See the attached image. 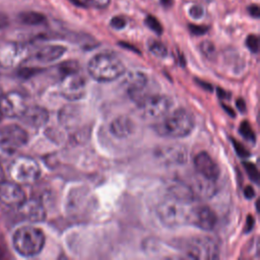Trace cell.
I'll return each mask as SVG.
<instances>
[{
  "mask_svg": "<svg viewBox=\"0 0 260 260\" xmlns=\"http://www.w3.org/2000/svg\"><path fill=\"white\" fill-rule=\"evenodd\" d=\"M190 208V202L169 194L158 202L155 210L166 226L176 228L188 222Z\"/></svg>",
  "mask_w": 260,
  "mask_h": 260,
  "instance_id": "6da1fadb",
  "label": "cell"
},
{
  "mask_svg": "<svg viewBox=\"0 0 260 260\" xmlns=\"http://www.w3.org/2000/svg\"><path fill=\"white\" fill-rule=\"evenodd\" d=\"M88 73L98 81H112L125 72V65L113 53H100L88 62Z\"/></svg>",
  "mask_w": 260,
  "mask_h": 260,
  "instance_id": "7a4b0ae2",
  "label": "cell"
},
{
  "mask_svg": "<svg viewBox=\"0 0 260 260\" xmlns=\"http://www.w3.org/2000/svg\"><path fill=\"white\" fill-rule=\"evenodd\" d=\"M194 128L193 116L184 109H178L155 124L154 130L160 136L180 138L187 136Z\"/></svg>",
  "mask_w": 260,
  "mask_h": 260,
  "instance_id": "3957f363",
  "label": "cell"
},
{
  "mask_svg": "<svg viewBox=\"0 0 260 260\" xmlns=\"http://www.w3.org/2000/svg\"><path fill=\"white\" fill-rule=\"evenodd\" d=\"M13 246L18 254L31 257L38 255L44 248V233L35 226L26 225L19 228L13 235Z\"/></svg>",
  "mask_w": 260,
  "mask_h": 260,
  "instance_id": "277c9868",
  "label": "cell"
},
{
  "mask_svg": "<svg viewBox=\"0 0 260 260\" xmlns=\"http://www.w3.org/2000/svg\"><path fill=\"white\" fill-rule=\"evenodd\" d=\"M185 253L192 259L212 260L218 258L219 248L212 238L199 236L186 241Z\"/></svg>",
  "mask_w": 260,
  "mask_h": 260,
  "instance_id": "5b68a950",
  "label": "cell"
},
{
  "mask_svg": "<svg viewBox=\"0 0 260 260\" xmlns=\"http://www.w3.org/2000/svg\"><path fill=\"white\" fill-rule=\"evenodd\" d=\"M9 173L16 183L31 184L39 179L41 170L38 162L31 157L18 156L11 162Z\"/></svg>",
  "mask_w": 260,
  "mask_h": 260,
  "instance_id": "8992f818",
  "label": "cell"
},
{
  "mask_svg": "<svg viewBox=\"0 0 260 260\" xmlns=\"http://www.w3.org/2000/svg\"><path fill=\"white\" fill-rule=\"evenodd\" d=\"M136 105L142 117L146 119H157L169 112L172 107V100L164 94L147 93Z\"/></svg>",
  "mask_w": 260,
  "mask_h": 260,
  "instance_id": "52a82bcc",
  "label": "cell"
},
{
  "mask_svg": "<svg viewBox=\"0 0 260 260\" xmlns=\"http://www.w3.org/2000/svg\"><path fill=\"white\" fill-rule=\"evenodd\" d=\"M28 140L26 131L16 124H9L0 129V148L7 152L13 153L22 147Z\"/></svg>",
  "mask_w": 260,
  "mask_h": 260,
  "instance_id": "ba28073f",
  "label": "cell"
},
{
  "mask_svg": "<svg viewBox=\"0 0 260 260\" xmlns=\"http://www.w3.org/2000/svg\"><path fill=\"white\" fill-rule=\"evenodd\" d=\"M217 217L213 210L206 205L191 206L189 211L188 222L199 229L210 231L216 224Z\"/></svg>",
  "mask_w": 260,
  "mask_h": 260,
  "instance_id": "9c48e42d",
  "label": "cell"
},
{
  "mask_svg": "<svg viewBox=\"0 0 260 260\" xmlns=\"http://www.w3.org/2000/svg\"><path fill=\"white\" fill-rule=\"evenodd\" d=\"M61 91L62 94L69 100L81 99L85 91L84 77L79 71L62 76Z\"/></svg>",
  "mask_w": 260,
  "mask_h": 260,
  "instance_id": "30bf717a",
  "label": "cell"
},
{
  "mask_svg": "<svg viewBox=\"0 0 260 260\" xmlns=\"http://www.w3.org/2000/svg\"><path fill=\"white\" fill-rule=\"evenodd\" d=\"M26 108L25 100L20 92L10 91L0 99V111L3 116L21 117Z\"/></svg>",
  "mask_w": 260,
  "mask_h": 260,
  "instance_id": "8fae6325",
  "label": "cell"
},
{
  "mask_svg": "<svg viewBox=\"0 0 260 260\" xmlns=\"http://www.w3.org/2000/svg\"><path fill=\"white\" fill-rule=\"evenodd\" d=\"M25 199V193L18 183L4 181L0 184V201L4 205L18 208Z\"/></svg>",
  "mask_w": 260,
  "mask_h": 260,
  "instance_id": "7c38bea8",
  "label": "cell"
},
{
  "mask_svg": "<svg viewBox=\"0 0 260 260\" xmlns=\"http://www.w3.org/2000/svg\"><path fill=\"white\" fill-rule=\"evenodd\" d=\"M189 187L194 199H207L215 193L214 181L209 180L197 173L193 176L189 183H186Z\"/></svg>",
  "mask_w": 260,
  "mask_h": 260,
  "instance_id": "4fadbf2b",
  "label": "cell"
},
{
  "mask_svg": "<svg viewBox=\"0 0 260 260\" xmlns=\"http://www.w3.org/2000/svg\"><path fill=\"white\" fill-rule=\"evenodd\" d=\"M127 92L132 101L138 103L148 92L145 91L147 77L142 72H131L125 79Z\"/></svg>",
  "mask_w": 260,
  "mask_h": 260,
  "instance_id": "5bb4252c",
  "label": "cell"
},
{
  "mask_svg": "<svg viewBox=\"0 0 260 260\" xmlns=\"http://www.w3.org/2000/svg\"><path fill=\"white\" fill-rule=\"evenodd\" d=\"M155 155L165 164L179 165L187 160V149L183 145L174 144L158 148Z\"/></svg>",
  "mask_w": 260,
  "mask_h": 260,
  "instance_id": "9a60e30c",
  "label": "cell"
},
{
  "mask_svg": "<svg viewBox=\"0 0 260 260\" xmlns=\"http://www.w3.org/2000/svg\"><path fill=\"white\" fill-rule=\"evenodd\" d=\"M194 166L198 174L209 180L215 181L219 176V169L217 165L205 151H201L195 156Z\"/></svg>",
  "mask_w": 260,
  "mask_h": 260,
  "instance_id": "2e32d148",
  "label": "cell"
},
{
  "mask_svg": "<svg viewBox=\"0 0 260 260\" xmlns=\"http://www.w3.org/2000/svg\"><path fill=\"white\" fill-rule=\"evenodd\" d=\"M17 209L21 217L32 222L43 221L46 217V211L43 204L36 199H25Z\"/></svg>",
  "mask_w": 260,
  "mask_h": 260,
  "instance_id": "e0dca14e",
  "label": "cell"
},
{
  "mask_svg": "<svg viewBox=\"0 0 260 260\" xmlns=\"http://www.w3.org/2000/svg\"><path fill=\"white\" fill-rule=\"evenodd\" d=\"M20 118L26 125L34 128H39L47 123L49 119V113L42 107L31 106L25 109Z\"/></svg>",
  "mask_w": 260,
  "mask_h": 260,
  "instance_id": "ac0fdd59",
  "label": "cell"
},
{
  "mask_svg": "<svg viewBox=\"0 0 260 260\" xmlns=\"http://www.w3.org/2000/svg\"><path fill=\"white\" fill-rule=\"evenodd\" d=\"M66 52V48L60 45H48L40 48L32 56V59L41 63H49L59 59Z\"/></svg>",
  "mask_w": 260,
  "mask_h": 260,
  "instance_id": "d6986e66",
  "label": "cell"
},
{
  "mask_svg": "<svg viewBox=\"0 0 260 260\" xmlns=\"http://www.w3.org/2000/svg\"><path fill=\"white\" fill-rule=\"evenodd\" d=\"M135 129V124L128 116H119L111 123L110 130L112 134L119 138L130 136Z\"/></svg>",
  "mask_w": 260,
  "mask_h": 260,
  "instance_id": "ffe728a7",
  "label": "cell"
},
{
  "mask_svg": "<svg viewBox=\"0 0 260 260\" xmlns=\"http://www.w3.org/2000/svg\"><path fill=\"white\" fill-rule=\"evenodd\" d=\"M19 21L23 24H27V25H38V24H42L46 21V16L40 12H36V11H25V12H21L18 15Z\"/></svg>",
  "mask_w": 260,
  "mask_h": 260,
  "instance_id": "44dd1931",
  "label": "cell"
},
{
  "mask_svg": "<svg viewBox=\"0 0 260 260\" xmlns=\"http://www.w3.org/2000/svg\"><path fill=\"white\" fill-rule=\"evenodd\" d=\"M148 50L151 54L158 58H165L168 55V49L167 47L157 40H149L147 43Z\"/></svg>",
  "mask_w": 260,
  "mask_h": 260,
  "instance_id": "7402d4cb",
  "label": "cell"
},
{
  "mask_svg": "<svg viewBox=\"0 0 260 260\" xmlns=\"http://www.w3.org/2000/svg\"><path fill=\"white\" fill-rule=\"evenodd\" d=\"M144 24L150 29V30H152L153 32H155L156 35H158V36H160L161 34H162V25L160 24V22L158 21V19L155 17V16H153V15H151V14H148L146 17H145V19H144Z\"/></svg>",
  "mask_w": 260,
  "mask_h": 260,
  "instance_id": "603a6c76",
  "label": "cell"
},
{
  "mask_svg": "<svg viewBox=\"0 0 260 260\" xmlns=\"http://www.w3.org/2000/svg\"><path fill=\"white\" fill-rule=\"evenodd\" d=\"M239 131H240V134L246 138L247 140L251 141V142H255L256 140V136H255V133L251 127V125L247 122V121H243L240 125V128H239Z\"/></svg>",
  "mask_w": 260,
  "mask_h": 260,
  "instance_id": "cb8c5ba5",
  "label": "cell"
},
{
  "mask_svg": "<svg viewBox=\"0 0 260 260\" xmlns=\"http://www.w3.org/2000/svg\"><path fill=\"white\" fill-rule=\"evenodd\" d=\"M201 53L208 59H213L215 56V47L210 41H204L200 44Z\"/></svg>",
  "mask_w": 260,
  "mask_h": 260,
  "instance_id": "d4e9b609",
  "label": "cell"
},
{
  "mask_svg": "<svg viewBox=\"0 0 260 260\" xmlns=\"http://www.w3.org/2000/svg\"><path fill=\"white\" fill-rule=\"evenodd\" d=\"M244 167H245L246 172H247L248 176L250 177V179L257 183V182H258V179H259V173H258L257 167H256L254 164L249 162V161H246V162L244 164Z\"/></svg>",
  "mask_w": 260,
  "mask_h": 260,
  "instance_id": "484cf974",
  "label": "cell"
},
{
  "mask_svg": "<svg viewBox=\"0 0 260 260\" xmlns=\"http://www.w3.org/2000/svg\"><path fill=\"white\" fill-rule=\"evenodd\" d=\"M246 46L252 53H257L259 49V39L255 35H249L246 39Z\"/></svg>",
  "mask_w": 260,
  "mask_h": 260,
  "instance_id": "4316f807",
  "label": "cell"
},
{
  "mask_svg": "<svg viewBox=\"0 0 260 260\" xmlns=\"http://www.w3.org/2000/svg\"><path fill=\"white\" fill-rule=\"evenodd\" d=\"M126 24H127V20L120 15L114 16L110 21V25L115 29H122L126 26Z\"/></svg>",
  "mask_w": 260,
  "mask_h": 260,
  "instance_id": "83f0119b",
  "label": "cell"
},
{
  "mask_svg": "<svg viewBox=\"0 0 260 260\" xmlns=\"http://www.w3.org/2000/svg\"><path fill=\"white\" fill-rule=\"evenodd\" d=\"M188 27H189V30L191 31V34H193L195 36L204 35L207 32V30L209 28L207 25H199V24H193V23H190L188 25Z\"/></svg>",
  "mask_w": 260,
  "mask_h": 260,
  "instance_id": "f1b7e54d",
  "label": "cell"
},
{
  "mask_svg": "<svg viewBox=\"0 0 260 260\" xmlns=\"http://www.w3.org/2000/svg\"><path fill=\"white\" fill-rule=\"evenodd\" d=\"M85 3L87 4V6H91L93 8H98V9H105L107 8L110 3L111 0H86Z\"/></svg>",
  "mask_w": 260,
  "mask_h": 260,
  "instance_id": "f546056e",
  "label": "cell"
},
{
  "mask_svg": "<svg viewBox=\"0 0 260 260\" xmlns=\"http://www.w3.org/2000/svg\"><path fill=\"white\" fill-rule=\"evenodd\" d=\"M189 15L193 19H200L204 15V10L200 5H193L189 9Z\"/></svg>",
  "mask_w": 260,
  "mask_h": 260,
  "instance_id": "4dcf8cb0",
  "label": "cell"
},
{
  "mask_svg": "<svg viewBox=\"0 0 260 260\" xmlns=\"http://www.w3.org/2000/svg\"><path fill=\"white\" fill-rule=\"evenodd\" d=\"M233 143H234V146H235V149L237 151V153L240 155V156H249L250 155V152L249 150L243 146V144H241L239 141L237 140H233Z\"/></svg>",
  "mask_w": 260,
  "mask_h": 260,
  "instance_id": "1f68e13d",
  "label": "cell"
},
{
  "mask_svg": "<svg viewBox=\"0 0 260 260\" xmlns=\"http://www.w3.org/2000/svg\"><path fill=\"white\" fill-rule=\"evenodd\" d=\"M248 12L254 18H259L260 16V8L257 4H251L248 6Z\"/></svg>",
  "mask_w": 260,
  "mask_h": 260,
  "instance_id": "d6a6232c",
  "label": "cell"
},
{
  "mask_svg": "<svg viewBox=\"0 0 260 260\" xmlns=\"http://www.w3.org/2000/svg\"><path fill=\"white\" fill-rule=\"evenodd\" d=\"M35 71H36V70H35V69H31V68H23V69H21V70L19 71L18 74H19V76H21V77H23V78H27V77L31 76Z\"/></svg>",
  "mask_w": 260,
  "mask_h": 260,
  "instance_id": "836d02e7",
  "label": "cell"
},
{
  "mask_svg": "<svg viewBox=\"0 0 260 260\" xmlns=\"http://www.w3.org/2000/svg\"><path fill=\"white\" fill-rule=\"evenodd\" d=\"M244 193H245V196L247 197V198H253L254 197V195H255V191H254V189L251 187V186H247L246 188H245V190H244Z\"/></svg>",
  "mask_w": 260,
  "mask_h": 260,
  "instance_id": "e575fe53",
  "label": "cell"
},
{
  "mask_svg": "<svg viewBox=\"0 0 260 260\" xmlns=\"http://www.w3.org/2000/svg\"><path fill=\"white\" fill-rule=\"evenodd\" d=\"M253 224H254V218L253 216H248V219H247V223L245 225V232L248 233L250 232L252 229H253Z\"/></svg>",
  "mask_w": 260,
  "mask_h": 260,
  "instance_id": "d590c367",
  "label": "cell"
},
{
  "mask_svg": "<svg viewBox=\"0 0 260 260\" xmlns=\"http://www.w3.org/2000/svg\"><path fill=\"white\" fill-rule=\"evenodd\" d=\"M70 3H72L73 5L77 6V7H82V8H86L87 4L81 0H69Z\"/></svg>",
  "mask_w": 260,
  "mask_h": 260,
  "instance_id": "8d00e7d4",
  "label": "cell"
},
{
  "mask_svg": "<svg viewBox=\"0 0 260 260\" xmlns=\"http://www.w3.org/2000/svg\"><path fill=\"white\" fill-rule=\"evenodd\" d=\"M237 107H238V109L241 111V112H244L245 110H246V106H245V102L242 100V99H239L238 101H237Z\"/></svg>",
  "mask_w": 260,
  "mask_h": 260,
  "instance_id": "74e56055",
  "label": "cell"
},
{
  "mask_svg": "<svg viewBox=\"0 0 260 260\" xmlns=\"http://www.w3.org/2000/svg\"><path fill=\"white\" fill-rule=\"evenodd\" d=\"M159 1H160V4L166 8H169L173 5V0H159Z\"/></svg>",
  "mask_w": 260,
  "mask_h": 260,
  "instance_id": "f35d334b",
  "label": "cell"
},
{
  "mask_svg": "<svg viewBox=\"0 0 260 260\" xmlns=\"http://www.w3.org/2000/svg\"><path fill=\"white\" fill-rule=\"evenodd\" d=\"M7 22V18L5 15L3 14H0V27H2L3 25H5Z\"/></svg>",
  "mask_w": 260,
  "mask_h": 260,
  "instance_id": "ab89813d",
  "label": "cell"
},
{
  "mask_svg": "<svg viewBox=\"0 0 260 260\" xmlns=\"http://www.w3.org/2000/svg\"><path fill=\"white\" fill-rule=\"evenodd\" d=\"M4 181H5V174H4L3 168H2V166H1V164H0V184H1L2 182H4Z\"/></svg>",
  "mask_w": 260,
  "mask_h": 260,
  "instance_id": "60d3db41",
  "label": "cell"
},
{
  "mask_svg": "<svg viewBox=\"0 0 260 260\" xmlns=\"http://www.w3.org/2000/svg\"><path fill=\"white\" fill-rule=\"evenodd\" d=\"M4 257V251L2 249H0V259Z\"/></svg>",
  "mask_w": 260,
  "mask_h": 260,
  "instance_id": "b9f144b4",
  "label": "cell"
},
{
  "mask_svg": "<svg viewBox=\"0 0 260 260\" xmlns=\"http://www.w3.org/2000/svg\"><path fill=\"white\" fill-rule=\"evenodd\" d=\"M2 117H3V115H2V113H1V111H0V121H1V119H2Z\"/></svg>",
  "mask_w": 260,
  "mask_h": 260,
  "instance_id": "7bdbcfd3",
  "label": "cell"
}]
</instances>
